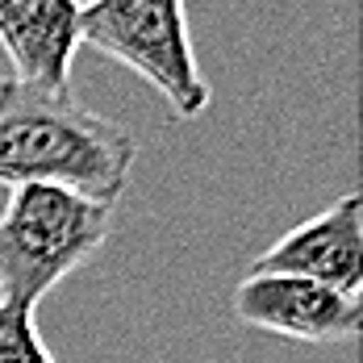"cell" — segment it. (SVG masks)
<instances>
[{
    "label": "cell",
    "instance_id": "obj_1",
    "mask_svg": "<svg viewBox=\"0 0 363 363\" xmlns=\"http://www.w3.org/2000/svg\"><path fill=\"white\" fill-rule=\"evenodd\" d=\"M138 143L117 121L79 105L72 92H38L0 79V184H55L117 205Z\"/></svg>",
    "mask_w": 363,
    "mask_h": 363
},
{
    "label": "cell",
    "instance_id": "obj_2",
    "mask_svg": "<svg viewBox=\"0 0 363 363\" xmlns=\"http://www.w3.org/2000/svg\"><path fill=\"white\" fill-rule=\"evenodd\" d=\"M113 205L55 184H21L0 213V301L38 305L105 247Z\"/></svg>",
    "mask_w": 363,
    "mask_h": 363
},
{
    "label": "cell",
    "instance_id": "obj_3",
    "mask_svg": "<svg viewBox=\"0 0 363 363\" xmlns=\"http://www.w3.org/2000/svg\"><path fill=\"white\" fill-rule=\"evenodd\" d=\"M79 46L143 75L184 121L201 117L213 101L184 0H88L79 4Z\"/></svg>",
    "mask_w": 363,
    "mask_h": 363
},
{
    "label": "cell",
    "instance_id": "obj_4",
    "mask_svg": "<svg viewBox=\"0 0 363 363\" xmlns=\"http://www.w3.org/2000/svg\"><path fill=\"white\" fill-rule=\"evenodd\" d=\"M234 318L242 326L267 330L309 347L355 342L363 326V305L351 292L326 289L296 276H255L247 272L234 289Z\"/></svg>",
    "mask_w": 363,
    "mask_h": 363
},
{
    "label": "cell",
    "instance_id": "obj_5",
    "mask_svg": "<svg viewBox=\"0 0 363 363\" xmlns=\"http://www.w3.org/2000/svg\"><path fill=\"white\" fill-rule=\"evenodd\" d=\"M255 276H296L359 296L363 284V205L359 192L338 196L322 213L292 225L251 263Z\"/></svg>",
    "mask_w": 363,
    "mask_h": 363
},
{
    "label": "cell",
    "instance_id": "obj_6",
    "mask_svg": "<svg viewBox=\"0 0 363 363\" xmlns=\"http://www.w3.org/2000/svg\"><path fill=\"white\" fill-rule=\"evenodd\" d=\"M0 46L13 79L38 92H67L79 50V0H0Z\"/></svg>",
    "mask_w": 363,
    "mask_h": 363
},
{
    "label": "cell",
    "instance_id": "obj_7",
    "mask_svg": "<svg viewBox=\"0 0 363 363\" xmlns=\"http://www.w3.org/2000/svg\"><path fill=\"white\" fill-rule=\"evenodd\" d=\"M0 363H55L34 322V305L0 301Z\"/></svg>",
    "mask_w": 363,
    "mask_h": 363
}]
</instances>
